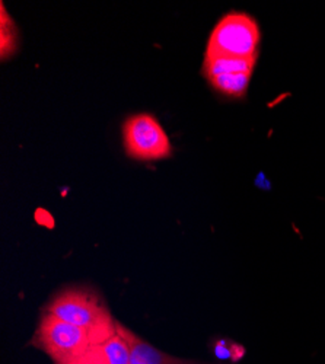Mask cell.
<instances>
[{"label": "cell", "instance_id": "52a82bcc", "mask_svg": "<svg viewBox=\"0 0 325 364\" xmlns=\"http://www.w3.org/2000/svg\"><path fill=\"white\" fill-rule=\"evenodd\" d=\"M255 58H238L228 55H204L203 73L206 77L232 75V73H252Z\"/></svg>", "mask_w": 325, "mask_h": 364}, {"label": "cell", "instance_id": "5b68a950", "mask_svg": "<svg viewBox=\"0 0 325 364\" xmlns=\"http://www.w3.org/2000/svg\"><path fill=\"white\" fill-rule=\"evenodd\" d=\"M117 332L124 338L130 350V364H196L191 360L171 355L147 343L132 329L117 321Z\"/></svg>", "mask_w": 325, "mask_h": 364}, {"label": "cell", "instance_id": "8992f818", "mask_svg": "<svg viewBox=\"0 0 325 364\" xmlns=\"http://www.w3.org/2000/svg\"><path fill=\"white\" fill-rule=\"evenodd\" d=\"M69 364H130V350L124 338L117 332L111 340L92 344L86 353Z\"/></svg>", "mask_w": 325, "mask_h": 364}, {"label": "cell", "instance_id": "6da1fadb", "mask_svg": "<svg viewBox=\"0 0 325 364\" xmlns=\"http://www.w3.org/2000/svg\"><path fill=\"white\" fill-rule=\"evenodd\" d=\"M43 311L82 328L92 344L105 343L117 336V319L104 297L91 287H66L51 297Z\"/></svg>", "mask_w": 325, "mask_h": 364}, {"label": "cell", "instance_id": "ba28073f", "mask_svg": "<svg viewBox=\"0 0 325 364\" xmlns=\"http://www.w3.org/2000/svg\"><path fill=\"white\" fill-rule=\"evenodd\" d=\"M252 73H232V75H219L212 76L208 80L212 86L226 97L241 98L245 95Z\"/></svg>", "mask_w": 325, "mask_h": 364}, {"label": "cell", "instance_id": "7a4b0ae2", "mask_svg": "<svg viewBox=\"0 0 325 364\" xmlns=\"http://www.w3.org/2000/svg\"><path fill=\"white\" fill-rule=\"evenodd\" d=\"M29 346L47 354L53 364H69L86 353L92 341L82 328L43 311Z\"/></svg>", "mask_w": 325, "mask_h": 364}, {"label": "cell", "instance_id": "9c48e42d", "mask_svg": "<svg viewBox=\"0 0 325 364\" xmlns=\"http://www.w3.org/2000/svg\"><path fill=\"white\" fill-rule=\"evenodd\" d=\"M16 46V26L2 4V18H0V51H2V58L5 60L8 55H12Z\"/></svg>", "mask_w": 325, "mask_h": 364}, {"label": "cell", "instance_id": "277c9868", "mask_svg": "<svg viewBox=\"0 0 325 364\" xmlns=\"http://www.w3.org/2000/svg\"><path fill=\"white\" fill-rule=\"evenodd\" d=\"M124 149L137 161L166 159L172 154V144L159 121L151 114L129 117L123 126Z\"/></svg>", "mask_w": 325, "mask_h": 364}, {"label": "cell", "instance_id": "3957f363", "mask_svg": "<svg viewBox=\"0 0 325 364\" xmlns=\"http://www.w3.org/2000/svg\"><path fill=\"white\" fill-rule=\"evenodd\" d=\"M258 43L260 31L255 21L245 14L233 12L215 26L206 54L255 58Z\"/></svg>", "mask_w": 325, "mask_h": 364}]
</instances>
